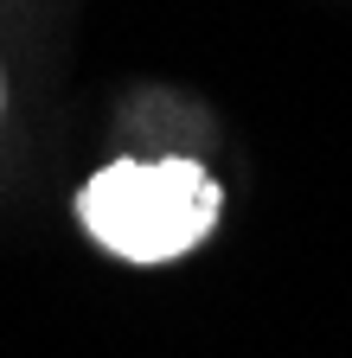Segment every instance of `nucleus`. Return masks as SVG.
Listing matches in <instances>:
<instances>
[{
	"mask_svg": "<svg viewBox=\"0 0 352 358\" xmlns=\"http://www.w3.org/2000/svg\"><path fill=\"white\" fill-rule=\"evenodd\" d=\"M225 192L199 160H109L83 179L77 217L122 262H173L211 237Z\"/></svg>",
	"mask_w": 352,
	"mask_h": 358,
	"instance_id": "obj_1",
	"label": "nucleus"
},
{
	"mask_svg": "<svg viewBox=\"0 0 352 358\" xmlns=\"http://www.w3.org/2000/svg\"><path fill=\"white\" fill-rule=\"evenodd\" d=\"M0 109H7V83H0Z\"/></svg>",
	"mask_w": 352,
	"mask_h": 358,
	"instance_id": "obj_2",
	"label": "nucleus"
}]
</instances>
